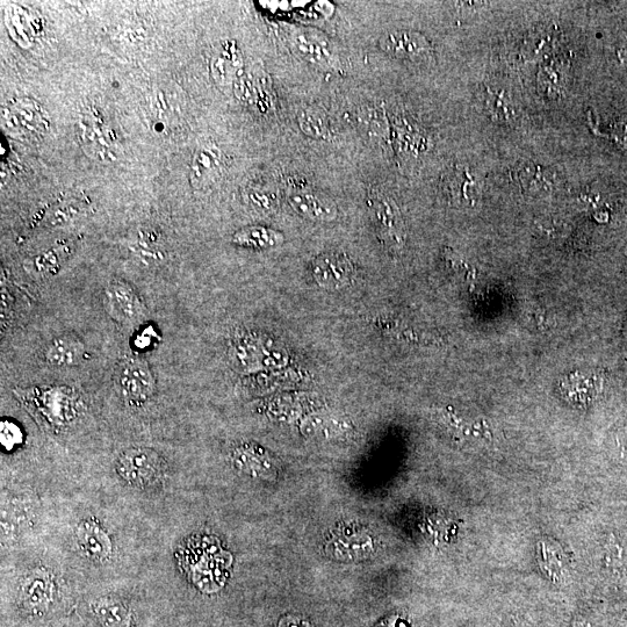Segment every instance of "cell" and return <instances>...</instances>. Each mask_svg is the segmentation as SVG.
Returning <instances> with one entry per match:
<instances>
[{
  "mask_svg": "<svg viewBox=\"0 0 627 627\" xmlns=\"http://www.w3.org/2000/svg\"><path fill=\"white\" fill-rule=\"evenodd\" d=\"M105 305L108 314L121 323L139 321L146 312L138 293L125 281L115 279L107 286Z\"/></svg>",
  "mask_w": 627,
  "mask_h": 627,
  "instance_id": "9",
  "label": "cell"
},
{
  "mask_svg": "<svg viewBox=\"0 0 627 627\" xmlns=\"http://www.w3.org/2000/svg\"><path fill=\"white\" fill-rule=\"evenodd\" d=\"M290 41L295 53L304 57L305 60L321 67L336 66L335 54L330 49L328 41L322 36L306 30H294L290 34Z\"/></svg>",
  "mask_w": 627,
  "mask_h": 627,
  "instance_id": "13",
  "label": "cell"
},
{
  "mask_svg": "<svg viewBox=\"0 0 627 627\" xmlns=\"http://www.w3.org/2000/svg\"><path fill=\"white\" fill-rule=\"evenodd\" d=\"M163 458L155 450L132 448L122 452L115 470L122 480L136 488H149L157 484L164 474Z\"/></svg>",
  "mask_w": 627,
  "mask_h": 627,
  "instance_id": "2",
  "label": "cell"
},
{
  "mask_svg": "<svg viewBox=\"0 0 627 627\" xmlns=\"http://www.w3.org/2000/svg\"><path fill=\"white\" fill-rule=\"evenodd\" d=\"M379 46L396 60L414 64H424L434 57V49L421 33L410 30L387 32L380 39Z\"/></svg>",
  "mask_w": 627,
  "mask_h": 627,
  "instance_id": "6",
  "label": "cell"
},
{
  "mask_svg": "<svg viewBox=\"0 0 627 627\" xmlns=\"http://www.w3.org/2000/svg\"><path fill=\"white\" fill-rule=\"evenodd\" d=\"M484 106L490 118L500 122V124H513L517 118L513 99L504 90H497L488 86L484 92Z\"/></svg>",
  "mask_w": 627,
  "mask_h": 627,
  "instance_id": "20",
  "label": "cell"
},
{
  "mask_svg": "<svg viewBox=\"0 0 627 627\" xmlns=\"http://www.w3.org/2000/svg\"><path fill=\"white\" fill-rule=\"evenodd\" d=\"M312 275L316 283L328 290H340L351 284L355 269L349 258L335 252L317 257L312 264Z\"/></svg>",
  "mask_w": 627,
  "mask_h": 627,
  "instance_id": "12",
  "label": "cell"
},
{
  "mask_svg": "<svg viewBox=\"0 0 627 627\" xmlns=\"http://www.w3.org/2000/svg\"><path fill=\"white\" fill-rule=\"evenodd\" d=\"M79 138L86 148V151L97 160H108L113 153L117 138L108 128L98 114L88 113L83 115L78 122Z\"/></svg>",
  "mask_w": 627,
  "mask_h": 627,
  "instance_id": "11",
  "label": "cell"
},
{
  "mask_svg": "<svg viewBox=\"0 0 627 627\" xmlns=\"http://www.w3.org/2000/svg\"><path fill=\"white\" fill-rule=\"evenodd\" d=\"M233 461L237 470L252 478L265 477L270 470L268 457L256 446H241L234 452Z\"/></svg>",
  "mask_w": 627,
  "mask_h": 627,
  "instance_id": "21",
  "label": "cell"
},
{
  "mask_svg": "<svg viewBox=\"0 0 627 627\" xmlns=\"http://www.w3.org/2000/svg\"><path fill=\"white\" fill-rule=\"evenodd\" d=\"M298 124L301 132L315 140H328L331 138V129L328 119L316 110L301 111L298 115Z\"/></svg>",
  "mask_w": 627,
  "mask_h": 627,
  "instance_id": "22",
  "label": "cell"
},
{
  "mask_svg": "<svg viewBox=\"0 0 627 627\" xmlns=\"http://www.w3.org/2000/svg\"><path fill=\"white\" fill-rule=\"evenodd\" d=\"M53 575L46 568H35L21 582L19 602L33 616H42L52 607L55 598Z\"/></svg>",
  "mask_w": 627,
  "mask_h": 627,
  "instance_id": "7",
  "label": "cell"
},
{
  "mask_svg": "<svg viewBox=\"0 0 627 627\" xmlns=\"http://www.w3.org/2000/svg\"><path fill=\"white\" fill-rule=\"evenodd\" d=\"M3 121L7 129L23 139L39 138L49 126L45 110L32 99L12 100L3 108Z\"/></svg>",
  "mask_w": 627,
  "mask_h": 627,
  "instance_id": "5",
  "label": "cell"
},
{
  "mask_svg": "<svg viewBox=\"0 0 627 627\" xmlns=\"http://www.w3.org/2000/svg\"><path fill=\"white\" fill-rule=\"evenodd\" d=\"M77 544L86 557L93 561L103 562L113 552L112 539L98 523L84 521L76 530Z\"/></svg>",
  "mask_w": 627,
  "mask_h": 627,
  "instance_id": "15",
  "label": "cell"
},
{
  "mask_svg": "<svg viewBox=\"0 0 627 627\" xmlns=\"http://www.w3.org/2000/svg\"><path fill=\"white\" fill-rule=\"evenodd\" d=\"M618 55H619V59H621L622 63L624 64V67L627 69V52H626V50H621V52H619Z\"/></svg>",
  "mask_w": 627,
  "mask_h": 627,
  "instance_id": "24",
  "label": "cell"
},
{
  "mask_svg": "<svg viewBox=\"0 0 627 627\" xmlns=\"http://www.w3.org/2000/svg\"><path fill=\"white\" fill-rule=\"evenodd\" d=\"M443 190L452 204L472 206L477 203L481 191V180L467 165H456L443 178Z\"/></svg>",
  "mask_w": 627,
  "mask_h": 627,
  "instance_id": "10",
  "label": "cell"
},
{
  "mask_svg": "<svg viewBox=\"0 0 627 627\" xmlns=\"http://www.w3.org/2000/svg\"><path fill=\"white\" fill-rule=\"evenodd\" d=\"M371 218L377 233L388 247L399 249L406 242V226L398 204L380 191H372L367 197Z\"/></svg>",
  "mask_w": 627,
  "mask_h": 627,
  "instance_id": "3",
  "label": "cell"
},
{
  "mask_svg": "<svg viewBox=\"0 0 627 627\" xmlns=\"http://www.w3.org/2000/svg\"><path fill=\"white\" fill-rule=\"evenodd\" d=\"M288 204L302 218L315 222H333L338 218L335 201L320 191L309 187H293L287 193Z\"/></svg>",
  "mask_w": 627,
  "mask_h": 627,
  "instance_id": "8",
  "label": "cell"
},
{
  "mask_svg": "<svg viewBox=\"0 0 627 627\" xmlns=\"http://www.w3.org/2000/svg\"><path fill=\"white\" fill-rule=\"evenodd\" d=\"M223 164L221 150L208 143L198 149L193 157L190 180L196 189H204L219 179Z\"/></svg>",
  "mask_w": 627,
  "mask_h": 627,
  "instance_id": "14",
  "label": "cell"
},
{
  "mask_svg": "<svg viewBox=\"0 0 627 627\" xmlns=\"http://www.w3.org/2000/svg\"><path fill=\"white\" fill-rule=\"evenodd\" d=\"M0 434H2V444L6 450H12L14 446L23 442V432H21L17 424L10 421L2 422Z\"/></svg>",
  "mask_w": 627,
  "mask_h": 627,
  "instance_id": "23",
  "label": "cell"
},
{
  "mask_svg": "<svg viewBox=\"0 0 627 627\" xmlns=\"http://www.w3.org/2000/svg\"><path fill=\"white\" fill-rule=\"evenodd\" d=\"M115 381L125 400L136 406L148 402L156 391L153 371L139 358L129 357L122 360L115 374Z\"/></svg>",
  "mask_w": 627,
  "mask_h": 627,
  "instance_id": "4",
  "label": "cell"
},
{
  "mask_svg": "<svg viewBox=\"0 0 627 627\" xmlns=\"http://www.w3.org/2000/svg\"><path fill=\"white\" fill-rule=\"evenodd\" d=\"M18 398L50 428L62 429L76 420L78 398L68 387H35L18 393Z\"/></svg>",
  "mask_w": 627,
  "mask_h": 627,
  "instance_id": "1",
  "label": "cell"
},
{
  "mask_svg": "<svg viewBox=\"0 0 627 627\" xmlns=\"http://www.w3.org/2000/svg\"><path fill=\"white\" fill-rule=\"evenodd\" d=\"M84 344L74 335H63L49 343L45 356L50 365L69 367L82 362Z\"/></svg>",
  "mask_w": 627,
  "mask_h": 627,
  "instance_id": "16",
  "label": "cell"
},
{
  "mask_svg": "<svg viewBox=\"0 0 627 627\" xmlns=\"http://www.w3.org/2000/svg\"><path fill=\"white\" fill-rule=\"evenodd\" d=\"M92 611L105 627H132V611L120 598L112 596L99 598L92 604Z\"/></svg>",
  "mask_w": 627,
  "mask_h": 627,
  "instance_id": "17",
  "label": "cell"
},
{
  "mask_svg": "<svg viewBox=\"0 0 627 627\" xmlns=\"http://www.w3.org/2000/svg\"><path fill=\"white\" fill-rule=\"evenodd\" d=\"M516 179L522 189L530 194L547 193L556 183L550 169L532 162H525L516 170Z\"/></svg>",
  "mask_w": 627,
  "mask_h": 627,
  "instance_id": "18",
  "label": "cell"
},
{
  "mask_svg": "<svg viewBox=\"0 0 627 627\" xmlns=\"http://www.w3.org/2000/svg\"><path fill=\"white\" fill-rule=\"evenodd\" d=\"M284 241L285 236L277 230L259 226L244 228L233 236V243L239 247L255 250L277 248Z\"/></svg>",
  "mask_w": 627,
  "mask_h": 627,
  "instance_id": "19",
  "label": "cell"
}]
</instances>
